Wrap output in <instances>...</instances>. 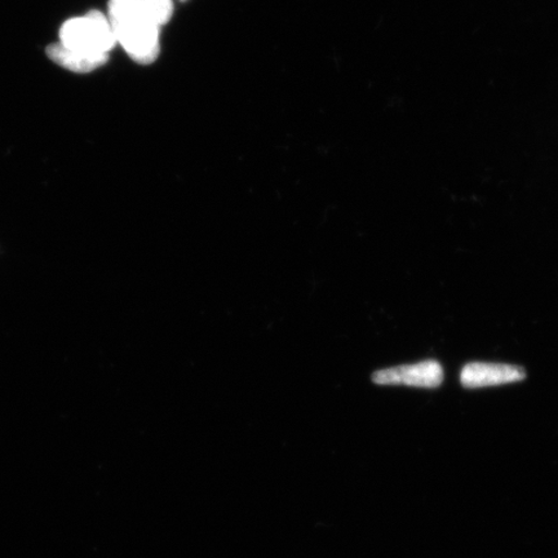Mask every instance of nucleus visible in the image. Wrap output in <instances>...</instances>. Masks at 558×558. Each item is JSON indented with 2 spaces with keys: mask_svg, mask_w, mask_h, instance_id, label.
Listing matches in <instances>:
<instances>
[{
  "mask_svg": "<svg viewBox=\"0 0 558 558\" xmlns=\"http://www.w3.org/2000/svg\"><path fill=\"white\" fill-rule=\"evenodd\" d=\"M109 23L117 44L140 64H151L159 54V26L138 0H110Z\"/></svg>",
  "mask_w": 558,
  "mask_h": 558,
  "instance_id": "obj_1",
  "label": "nucleus"
},
{
  "mask_svg": "<svg viewBox=\"0 0 558 558\" xmlns=\"http://www.w3.org/2000/svg\"><path fill=\"white\" fill-rule=\"evenodd\" d=\"M148 16L160 27L169 23L173 13L172 0H138Z\"/></svg>",
  "mask_w": 558,
  "mask_h": 558,
  "instance_id": "obj_6",
  "label": "nucleus"
},
{
  "mask_svg": "<svg viewBox=\"0 0 558 558\" xmlns=\"http://www.w3.org/2000/svg\"><path fill=\"white\" fill-rule=\"evenodd\" d=\"M48 58L65 69L76 73H88L100 68L108 61L109 54H86L68 50L61 45L47 48Z\"/></svg>",
  "mask_w": 558,
  "mask_h": 558,
  "instance_id": "obj_5",
  "label": "nucleus"
},
{
  "mask_svg": "<svg viewBox=\"0 0 558 558\" xmlns=\"http://www.w3.org/2000/svg\"><path fill=\"white\" fill-rule=\"evenodd\" d=\"M61 46L86 54H109L117 44L109 20L99 11L66 21L60 32Z\"/></svg>",
  "mask_w": 558,
  "mask_h": 558,
  "instance_id": "obj_2",
  "label": "nucleus"
},
{
  "mask_svg": "<svg viewBox=\"0 0 558 558\" xmlns=\"http://www.w3.org/2000/svg\"><path fill=\"white\" fill-rule=\"evenodd\" d=\"M378 386H403L434 389L444 381V367L435 360L417 362L415 365H403L379 369L373 375Z\"/></svg>",
  "mask_w": 558,
  "mask_h": 558,
  "instance_id": "obj_3",
  "label": "nucleus"
},
{
  "mask_svg": "<svg viewBox=\"0 0 558 558\" xmlns=\"http://www.w3.org/2000/svg\"><path fill=\"white\" fill-rule=\"evenodd\" d=\"M526 378V372L520 366L507 364H487L471 362L460 373V383L464 388L478 389L505 386Z\"/></svg>",
  "mask_w": 558,
  "mask_h": 558,
  "instance_id": "obj_4",
  "label": "nucleus"
}]
</instances>
